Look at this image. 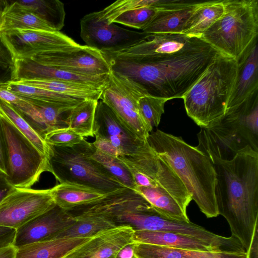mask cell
<instances>
[{"instance_id":"obj_1","label":"cell","mask_w":258,"mask_h":258,"mask_svg":"<svg viewBox=\"0 0 258 258\" xmlns=\"http://www.w3.org/2000/svg\"><path fill=\"white\" fill-rule=\"evenodd\" d=\"M212 162L218 214L246 251L258 227V152L247 146L231 160Z\"/></svg>"},{"instance_id":"obj_2","label":"cell","mask_w":258,"mask_h":258,"mask_svg":"<svg viewBox=\"0 0 258 258\" xmlns=\"http://www.w3.org/2000/svg\"><path fill=\"white\" fill-rule=\"evenodd\" d=\"M218 52L199 38L184 49L151 61H110L111 70L133 79L153 96L182 98Z\"/></svg>"},{"instance_id":"obj_3","label":"cell","mask_w":258,"mask_h":258,"mask_svg":"<svg viewBox=\"0 0 258 258\" xmlns=\"http://www.w3.org/2000/svg\"><path fill=\"white\" fill-rule=\"evenodd\" d=\"M147 142L165 161L207 217L219 215L214 193L216 173L210 158L181 137L159 130L150 133Z\"/></svg>"},{"instance_id":"obj_4","label":"cell","mask_w":258,"mask_h":258,"mask_svg":"<svg viewBox=\"0 0 258 258\" xmlns=\"http://www.w3.org/2000/svg\"><path fill=\"white\" fill-rule=\"evenodd\" d=\"M198 149L211 162L229 160L247 146L258 152V91L227 108L224 115L197 135Z\"/></svg>"},{"instance_id":"obj_5","label":"cell","mask_w":258,"mask_h":258,"mask_svg":"<svg viewBox=\"0 0 258 258\" xmlns=\"http://www.w3.org/2000/svg\"><path fill=\"white\" fill-rule=\"evenodd\" d=\"M237 68L236 59L218 52L183 97L187 115L201 127H208L225 113Z\"/></svg>"},{"instance_id":"obj_6","label":"cell","mask_w":258,"mask_h":258,"mask_svg":"<svg viewBox=\"0 0 258 258\" xmlns=\"http://www.w3.org/2000/svg\"><path fill=\"white\" fill-rule=\"evenodd\" d=\"M224 13L201 38L238 60L258 34V0H224Z\"/></svg>"},{"instance_id":"obj_7","label":"cell","mask_w":258,"mask_h":258,"mask_svg":"<svg viewBox=\"0 0 258 258\" xmlns=\"http://www.w3.org/2000/svg\"><path fill=\"white\" fill-rule=\"evenodd\" d=\"M49 145L50 172L59 183L82 185L104 194L125 187L91 158L94 147L85 138L71 147Z\"/></svg>"},{"instance_id":"obj_8","label":"cell","mask_w":258,"mask_h":258,"mask_svg":"<svg viewBox=\"0 0 258 258\" xmlns=\"http://www.w3.org/2000/svg\"><path fill=\"white\" fill-rule=\"evenodd\" d=\"M6 158V178L13 187L30 189L44 172H49L48 159L13 124L0 116Z\"/></svg>"},{"instance_id":"obj_9","label":"cell","mask_w":258,"mask_h":258,"mask_svg":"<svg viewBox=\"0 0 258 258\" xmlns=\"http://www.w3.org/2000/svg\"><path fill=\"white\" fill-rule=\"evenodd\" d=\"M119 225H128L136 230L171 232L192 237L206 242L220 252H244L239 240L215 234L204 227L189 222L171 220L159 214L154 209L146 211L129 212L118 216Z\"/></svg>"},{"instance_id":"obj_10","label":"cell","mask_w":258,"mask_h":258,"mask_svg":"<svg viewBox=\"0 0 258 258\" xmlns=\"http://www.w3.org/2000/svg\"><path fill=\"white\" fill-rule=\"evenodd\" d=\"M148 95L147 91L140 84L111 70L100 100L110 108L126 128L147 141L150 132L140 114L138 104L142 97Z\"/></svg>"},{"instance_id":"obj_11","label":"cell","mask_w":258,"mask_h":258,"mask_svg":"<svg viewBox=\"0 0 258 258\" xmlns=\"http://www.w3.org/2000/svg\"><path fill=\"white\" fill-rule=\"evenodd\" d=\"M199 38L182 33L145 34L125 45L101 50L108 61H144L159 59L179 51Z\"/></svg>"},{"instance_id":"obj_12","label":"cell","mask_w":258,"mask_h":258,"mask_svg":"<svg viewBox=\"0 0 258 258\" xmlns=\"http://www.w3.org/2000/svg\"><path fill=\"white\" fill-rule=\"evenodd\" d=\"M56 205L50 188L15 187L0 202V226L17 230Z\"/></svg>"},{"instance_id":"obj_13","label":"cell","mask_w":258,"mask_h":258,"mask_svg":"<svg viewBox=\"0 0 258 258\" xmlns=\"http://www.w3.org/2000/svg\"><path fill=\"white\" fill-rule=\"evenodd\" d=\"M29 58L43 66L80 74L103 75L111 71L101 51L87 45L42 52Z\"/></svg>"},{"instance_id":"obj_14","label":"cell","mask_w":258,"mask_h":258,"mask_svg":"<svg viewBox=\"0 0 258 258\" xmlns=\"http://www.w3.org/2000/svg\"><path fill=\"white\" fill-rule=\"evenodd\" d=\"M0 34L14 59L29 58L38 53L80 45L60 31L12 29L0 32Z\"/></svg>"},{"instance_id":"obj_15","label":"cell","mask_w":258,"mask_h":258,"mask_svg":"<svg viewBox=\"0 0 258 258\" xmlns=\"http://www.w3.org/2000/svg\"><path fill=\"white\" fill-rule=\"evenodd\" d=\"M80 28V35L86 45L101 51L125 45L146 34L108 23L100 11L85 15L81 20Z\"/></svg>"},{"instance_id":"obj_16","label":"cell","mask_w":258,"mask_h":258,"mask_svg":"<svg viewBox=\"0 0 258 258\" xmlns=\"http://www.w3.org/2000/svg\"><path fill=\"white\" fill-rule=\"evenodd\" d=\"M76 220L67 211L56 205L16 230L13 245L23 246L55 238Z\"/></svg>"},{"instance_id":"obj_17","label":"cell","mask_w":258,"mask_h":258,"mask_svg":"<svg viewBox=\"0 0 258 258\" xmlns=\"http://www.w3.org/2000/svg\"><path fill=\"white\" fill-rule=\"evenodd\" d=\"M109 74H80L43 66L29 58L15 59L10 80H55L81 83L103 89L108 82Z\"/></svg>"},{"instance_id":"obj_18","label":"cell","mask_w":258,"mask_h":258,"mask_svg":"<svg viewBox=\"0 0 258 258\" xmlns=\"http://www.w3.org/2000/svg\"><path fill=\"white\" fill-rule=\"evenodd\" d=\"M93 133L94 137L110 141L120 151L121 156L136 154L147 142L141 140L126 128L110 108L100 100L96 109Z\"/></svg>"},{"instance_id":"obj_19","label":"cell","mask_w":258,"mask_h":258,"mask_svg":"<svg viewBox=\"0 0 258 258\" xmlns=\"http://www.w3.org/2000/svg\"><path fill=\"white\" fill-rule=\"evenodd\" d=\"M134 232L128 225L102 231L63 258H117L124 247L134 242Z\"/></svg>"},{"instance_id":"obj_20","label":"cell","mask_w":258,"mask_h":258,"mask_svg":"<svg viewBox=\"0 0 258 258\" xmlns=\"http://www.w3.org/2000/svg\"><path fill=\"white\" fill-rule=\"evenodd\" d=\"M203 2L157 0V12L142 30L149 33H181L185 24Z\"/></svg>"},{"instance_id":"obj_21","label":"cell","mask_w":258,"mask_h":258,"mask_svg":"<svg viewBox=\"0 0 258 258\" xmlns=\"http://www.w3.org/2000/svg\"><path fill=\"white\" fill-rule=\"evenodd\" d=\"M255 39L239 58L236 81L227 108L241 104L258 90V48Z\"/></svg>"},{"instance_id":"obj_22","label":"cell","mask_w":258,"mask_h":258,"mask_svg":"<svg viewBox=\"0 0 258 258\" xmlns=\"http://www.w3.org/2000/svg\"><path fill=\"white\" fill-rule=\"evenodd\" d=\"M0 88L10 91L35 106H50L67 111L85 100L44 89L15 84L9 80L0 82Z\"/></svg>"},{"instance_id":"obj_23","label":"cell","mask_w":258,"mask_h":258,"mask_svg":"<svg viewBox=\"0 0 258 258\" xmlns=\"http://www.w3.org/2000/svg\"><path fill=\"white\" fill-rule=\"evenodd\" d=\"M91 238L60 237L29 244L17 249L15 258H63Z\"/></svg>"},{"instance_id":"obj_24","label":"cell","mask_w":258,"mask_h":258,"mask_svg":"<svg viewBox=\"0 0 258 258\" xmlns=\"http://www.w3.org/2000/svg\"><path fill=\"white\" fill-rule=\"evenodd\" d=\"M133 240L134 242L174 248L220 252L212 245L200 239L171 232L136 230L133 234Z\"/></svg>"},{"instance_id":"obj_25","label":"cell","mask_w":258,"mask_h":258,"mask_svg":"<svg viewBox=\"0 0 258 258\" xmlns=\"http://www.w3.org/2000/svg\"><path fill=\"white\" fill-rule=\"evenodd\" d=\"M135 258H247L246 252L204 251L133 242Z\"/></svg>"},{"instance_id":"obj_26","label":"cell","mask_w":258,"mask_h":258,"mask_svg":"<svg viewBox=\"0 0 258 258\" xmlns=\"http://www.w3.org/2000/svg\"><path fill=\"white\" fill-rule=\"evenodd\" d=\"M10 81L17 84L44 89L82 100H99L103 90L81 83L55 80H21Z\"/></svg>"},{"instance_id":"obj_27","label":"cell","mask_w":258,"mask_h":258,"mask_svg":"<svg viewBox=\"0 0 258 258\" xmlns=\"http://www.w3.org/2000/svg\"><path fill=\"white\" fill-rule=\"evenodd\" d=\"M50 189L56 205L66 211L91 203L106 195L93 188L75 183H59Z\"/></svg>"},{"instance_id":"obj_28","label":"cell","mask_w":258,"mask_h":258,"mask_svg":"<svg viewBox=\"0 0 258 258\" xmlns=\"http://www.w3.org/2000/svg\"><path fill=\"white\" fill-rule=\"evenodd\" d=\"M224 10V0L203 2L188 19L181 33L191 37L201 38L223 15Z\"/></svg>"},{"instance_id":"obj_29","label":"cell","mask_w":258,"mask_h":258,"mask_svg":"<svg viewBox=\"0 0 258 258\" xmlns=\"http://www.w3.org/2000/svg\"><path fill=\"white\" fill-rule=\"evenodd\" d=\"M139 192L160 215L166 218L189 222L186 213L174 198L161 187H136Z\"/></svg>"},{"instance_id":"obj_30","label":"cell","mask_w":258,"mask_h":258,"mask_svg":"<svg viewBox=\"0 0 258 258\" xmlns=\"http://www.w3.org/2000/svg\"><path fill=\"white\" fill-rule=\"evenodd\" d=\"M0 32L12 29L56 31L36 15L15 6L12 1H4Z\"/></svg>"},{"instance_id":"obj_31","label":"cell","mask_w":258,"mask_h":258,"mask_svg":"<svg viewBox=\"0 0 258 258\" xmlns=\"http://www.w3.org/2000/svg\"><path fill=\"white\" fill-rule=\"evenodd\" d=\"M20 9L34 14L48 23L56 31L64 25V4L58 0H28L12 1Z\"/></svg>"},{"instance_id":"obj_32","label":"cell","mask_w":258,"mask_h":258,"mask_svg":"<svg viewBox=\"0 0 258 258\" xmlns=\"http://www.w3.org/2000/svg\"><path fill=\"white\" fill-rule=\"evenodd\" d=\"M98 101L85 100L72 108L65 119L67 126L84 138L94 137L93 128Z\"/></svg>"},{"instance_id":"obj_33","label":"cell","mask_w":258,"mask_h":258,"mask_svg":"<svg viewBox=\"0 0 258 258\" xmlns=\"http://www.w3.org/2000/svg\"><path fill=\"white\" fill-rule=\"evenodd\" d=\"M0 116L10 121L20 131L48 160L51 150L49 145L36 133L10 104L0 99Z\"/></svg>"},{"instance_id":"obj_34","label":"cell","mask_w":258,"mask_h":258,"mask_svg":"<svg viewBox=\"0 0 258 258\" xmlns=\"http://www.w3.org/2000/svg\"><path fill=\"white\" fill-rule=\"evenodd\" d=\"M0 99L12 105L31 127L43 139L48 132V128L41 116L38 106L2 88H0Z\"/></svg>"},{"instance_id":"obj_35","label":"cell","mask_w":258,"mask_h":258,"mask_svg":"<svg viewBox=\"0 0 258 258\" xmlns=\"http://www.w3.org/2000/svg\"><path fill=\"white\" fill-rule=\"evenodd\" d=\"M111 221L102 217L79 219L69 228L60 232L56 238H92L98 233L115 227Z\"/></svg>"},{"instance_id":"obj_36","label":"cell","mask_w":258,"mask_h":258,"mask_svg":"<svg viewBox=\"0 0 258 258\" xmlns=\"http://www.w3.org/2000/svg\"><path fill=\"white\" fill-rule=\"evenodd\" d=\"M90 157L124 187L135 189L136 185L130 171L118 157L104 154L95 147Z\"/></svg>"},{"instance_id":"obj_37","label":"cell","mask_w":258,"mask_h":258,"mask_svg":"<svg viewBox=\"0 0 258 258\" xmlns=\"http://www.w3.org/2000/svg\"><path fill=\"white\" fill-rule=\"evenodd\" d=\"M126 11L107 21L108 23H117L133 29L143 30L152 20L157 12L155 5Z\"/></svg>"},{"instance_id":"obj_38","label":"cell","mask_w":258,"mask_h":258,"mask_svg":"<svg viewBox=\"0 0 258 258\" xmlns=\"http://www.w3.org/2000/svg\"><path fill=\"white\" fill-rule=\"evenodd\" d=\"M168 100L148 95L139 101L140 114L147 126L150 133L154 127H157L161 116L164 112V105Z\"/></svg>"},{"instance_id":"obj_39","label":"cell","mask_w":258,"mask_h":258,"mask_svg":"<svg viewBox=\"0 0 258 258\" xmlns=\"http://www.w3.org/2000/svg\"><path fill=\"white\" fill-rule=\"evenodd\" d=\"M84 139L68 126L51 130L47 133L43 138L47 144L61 147H73L80 144Z\"/></svg>"},{"instance_id":"obj_40","label":"cell","mask_w":258,"mask_h":258,"mask_svg":"<svg viewBox=\"0 0 258 258\" xmlns=\"http://www.w3.org/2000/svg\"><path fill=\"white\" fill-rule=\"evenodd\" d=\"M95 137V140L92 144L97 150L111 156L118 157L121 156L120 151L110 141L99 136Z\"/></svg>"},{"instance_id":"obj_41","label":"cell","mask_w":258,"mask_h":258,"mask_svg":"<svg viewBox=\"0 0 258 258\" xmlns=\"http://www.w3.org/2000/svg\"><path fill=\"white\" fill-rule=\"evenodd\" d=\"M14 58L10 50L4 43L0 34V68L11 70Z\"/></svg>"},{"instance_id":"obj_42","label":"cell","mask_w":258,"mask_h":258,"mask_svg":"<svg viewBox=\"0 0 258 258\" xmlns=\"http://www.w3.org/2000/svg\"><path fill=\"white\" fill-rule=\"evenodd\" d=\"M16 230L0 226V248L13 244Z\"/></svg>"},{"instance_id":"obj_43","label":"cell","mask_w":258,"mask_h":258,"mask_svg":"<svg viewBox=\"0 0 258 258\" xmlns=\"http://www.w3.org/2000/svg\"><path fill=\"white\" fill-rule=\"evenodd\" d=\"M14 188L7 180L6 175L0 172V202Z\"/></svg>"},{"instance_id":"obj_44","label":"cell","mask_w":258,"mask_h":258,"mask_svg":"<svg viewBox=\"0 0 258 258\" xmlns=\"http://www.w3.org/2000/svg\"><path fill=\"white\" fill-rule=\"evenodd\" d=\"M0 172L7 174L6 158L3 136L0 127Z\"/></svg>"},{"instance_id":"obj_45","label":"cell","mask_w":258,"mask_h":258,"mask_svg":"<svg viewBox=\"0 0 258 258\" xmlns=\"http://www.w3.org/2000/svg\"><path fill=\"white\" fill-rule=\"evenodd\" d=\"M247 258H258L257 230L255 231L251 244L246 251Z\"/></svg>"},{"instance_id":"obj_46","label":"cell","mask_w":258,"mask_h":258,"mask_svg":"<svg viewBox=\"0 0 258 258\" xmlns=\"http://www.w3.org/2000/svg\"><path fill=\"white\" fill-rule=\"evenodd\" d=\"M17 248L11 244L0 248V258H15Z\"/></svg>"},{"instance_id":"obj_47","label":"cell","mask_w":258,"mask_h":258,"mask_svg":"<svg viewBox=\"0 0 258 258\" xmlns=\"http://www.w3.org/2000/svg\"><path fill=\"white\" fill-rule=\"evenodd\" d=\"M117 258H135L133 243L124 247L118 253Z\"/></svg>"},{"instance_id":"obj_48","label":"cell","mask_w":258,"mask_h":258,"mask_svg":"<svg viewBox=\"0 0 258 258\" xmlns=\"http://www.w3.org/2000/svg\"><path fill=\"white\" fill-rule=\"evenodd\" d=\"M3 11L0 10V26L2 22V16H3Z\"/></svg>"}]
</instances>
